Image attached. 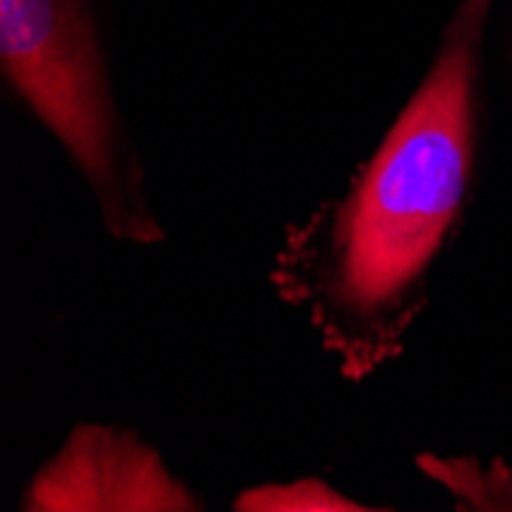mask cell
Wrapping results in <instances>:
<instances>
[{
  "instance_id": "cell-1",
  "label": "cell",
  "mask_w": 512,
  "mask_h": 512,
  "mask_svg": "<svg viewBox=\"0 0 512 512\" xmlns=\"http://www.w3.org/2000/svg\"><path fill=\"white\" fill-rule=\"evenodd\" d=\"M491 0H463L442 50L350 191L292 227L270 279L350 381L405 350L427 270L473 172L479 46Z\"/></svg>"
},
{
  "instance_id": "cell-2",
  "label": "cell",
  "mask_w": 512,
  "mask_h": 512,
  "mask_svg": "<svg viewBox=\"0 0 512 512\" xmlns=\"http://www.w3.org/2000/svg\"><path fill=\"white\" fill-rule=\"evenodd\" d=\"M0 65L89 181L111 234L129 243L163 240L83 0H0Z\"/></svg>"
},
{
  "instance_id": "cell-3",
  "label": "cell",
  "mask_w": 512,
  "mask_h": 512,
  "mask_svg": "<svg viewBox=\"0 0 512 512\" xmlns=\"http://www.w3.org/2000/svg\"><path fill=\"white\" fill-rule=\"evenodd\" d=\"M25 509H200L163 460L132 433L77 427L65 448L34 476L22 497Z\"/></svg>"
},
{
  "instance_id": "cell-4",
  "label": "cell",
  "mask_w": 512,
  "mask_h": 512,
  "mask_svg": "<svg viewBox=\"0 0 512 512\" xmlns=\"http://www.w3.org/2000/svg\"><path fill=\"white\" fill-rule=\"evenodd\" d=\"M237 509H258V512H356L368 509L347 500L341 491L329 488L319 479H301L292 485H267L252 488L237 497Z\"/></svg>"
}]
</instances>
